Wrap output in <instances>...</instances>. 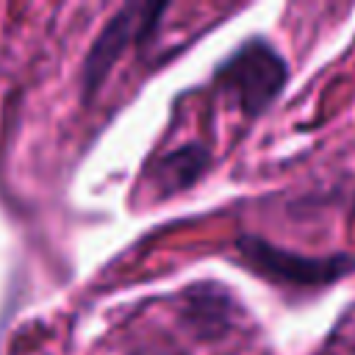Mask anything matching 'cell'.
Wrapping results in <instances>:
<instances>
[{"mask_svg": "<svg viewBox=\"0 0 355 355\" xmlns=\"http://www.w3.org/2000/svg\"><path fill=\"white\" fill-rule=\"evenodd\" d=\"M164 11H166L164 3L161 6H155V3H130L103 28V33L94 39L89 55H86V64H83V92H86V97H92L103 86V80L108 78L114 64L122 58L128 44L147 36L155 28V22Z\"/></svg>", "mask_w": 355, "mask_h": 355, "instance_id": "obj_3", "label": "cell"}, {"mask_svg": "<svg viewBox=\"0 0 355 355\" xmlns=\"http://www.w3.org/2000/svg\"><path fill=\"white\" fill-rule=\"evenodd\" d=\"M233 308L227 305V294L208 286H194L186 294L183 322L191 327L197 338H216L227 330Z\"/></svg>", "mask_w": 355, "mask_h": 355, "instance_id": "obj_5", "label": "cell"}, {"mask_svg": "<svg viewBox=\"0 0 355 355\" xmlns=\"http://www.w3.org/2000/svg\"><path fill=\"white\" fill-rule=\"evenodd\" d=\"M236 252L241 263H247L250 272L269 277L272 283L286 286H327L333 280H341L355 269V258L338 252V255H302L291 250H280L272 241H263L258 236H241L236 241Z\"/></svg>", "mask_w": 355, "mask_h": 355, "instance_id": "obj_2", "label": "cell"}, {"mask_svg": "<svg viewBox=\"0 0 355 355\" xmlns=\"http://www.w3.org/2000/svg\"><path fill=\"white\" fill-rule=\"evenodd\" d=\"M286 78H288V67L283 55L269 42L261 39L241 44L225 64H219L216 72L222 92L230 94L236 105L250 116H258L280 94Z\"/></svg>", "mask_w": 355, "mask_h": 355, "instance_id": "obj_1", "label": "cell"}, {"mask_svg": "<svg viewBox=\"0 0 355 355\" xmlns=\"http://www.w3.org/2000/svg\"><path fill=\"white\" fill-rule=\"evenodd\" d=\"M211 155L202 144H183L172 153H166L155 169H153V180L161 197H169L175 191H186L189 186H194L200 180V175L208 169Z\"/></svg>", "mask_w": 355, "mask_h": 355, "instance_id": "obj_4", "label": "cell"}, {"mask_svg": "<svg viewBox=\"0 0 355 355\" xmlns=\"http://www.w3.org/2000/svg\"><path fill=\"white\" fill-rule=\"evenodd\" d=\"M352 352H355V338H352Z\"/></svg>", "mask_w": 355, "mask_h": 355, "instance_id": "obj_6", "label": "cell"}]
</instances>
